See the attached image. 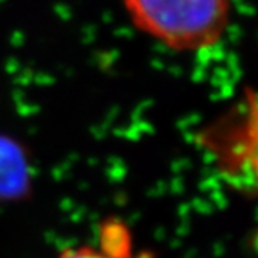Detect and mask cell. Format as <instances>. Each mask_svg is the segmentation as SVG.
<instances>
[{
    "mask_svg": "<svg viewBox=\"0 0 258 258\" xmlns=\"http://www.w3.org/2000/svg\"><path fill=\"white\" fill-rule=\"evenodd\" d=\"M59 258H117V256L90 246H80V247H70L64 250L59 255Z\"/></svg>",
    "mask_w": 258,
    "mask_h": 258,
    "instance_id": "7a4b0ae2",
    "label": "cell"
},
{
    "mask_svg": "<svg viewBox=\"0 0 258 258\" xmlns=\"http://www.w3.org/2000/svg\"><path fill=\"white\" fill-rule=\"evenodd\" d=\"M133 25L174 51H202L229 28L233 0H121Z\"/></svg>",
    "mask_w": 258,
    "mask_h": 258,
    "instance_id": "6da1fadb",
    "label": "cell"
}]
</instances>
